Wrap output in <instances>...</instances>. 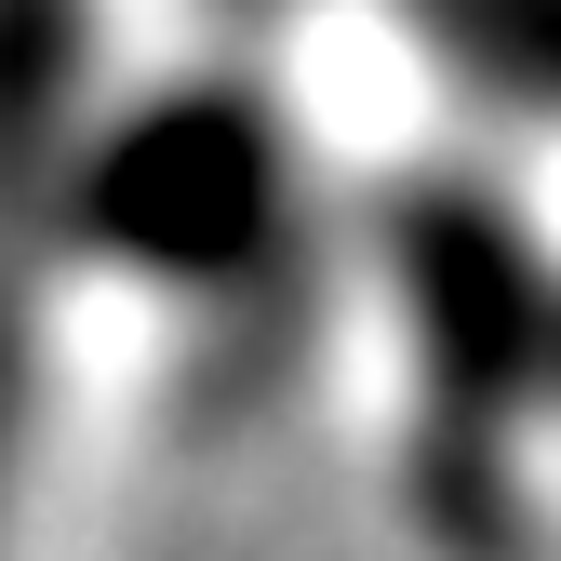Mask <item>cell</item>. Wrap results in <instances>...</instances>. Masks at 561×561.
Here are the masks:
<instances>
[{"instance_id": "1", "label": "cell", "mask_w": 561, "mask_h": 561, "mask_svg": "<svg viewBox=\"0 0 561 561\" xmlns=\"http://www.w3.org/2000/svg\"><path fill=\"white\" fill-rule=\"evenodd\" d=\"M54 267H107L134 295L187 308L201 334H267L308 295V174L295 121L254 67H187V81L94 107L54 174Z\"/></svg>"}, {"instance_id": "2", "label": "cell", "mask_w": 561, "mask_h": 561, "mask_svg": "<svg viewBox=\"0 0 561 561\" xmlns=\"http://www.w3.org/2000/svg\"><path fill=\"white\" fill-rule=\"evenodd\" d=\"M388 308L414 375V508L442 548L495 561L522 522V442L561 401V280L481 174H414L388 201Z\"/></svg>"}, {"instance_id": "4", "label": "cell", "mask_w": 561, "mask_h": 561, "mask_svg": "<svg viewBox=\"0 0 561 561\" xmlns=\"http://www.w3.org/2000/svg\"><path fill=\"white\" fill-rule=\"evenodd\" d=\"M428 81L495 121H561V0H375Z\"/></svg>"}, {"instance_id": "5", "label": "cell", "mask_w": 561, "mask_h": 561, "mask_svg": "<svg viewBox=\"0 0 561 561\" xmlns=\"http://www.w3.org/2000/svg\"><path fill=\"white\" fill-rule=\"evenodd\" d=\"M27 388H41V295H0V481L27 455Z\"/></svg>"}, {"instance_id": "3", "label": "cell", "mask_w": 561, "mask_h": 561, "mask_svg": "<svg viewBox=\"0 0 561 561\" xmlns=\"http://www.w3.org/2000/svg\"><path fill=\"white\" fill-rule=\"evenodd\" d=\"M94 121V0H0V295L54 280V174Z\"/></svg>"}]
</instances>
